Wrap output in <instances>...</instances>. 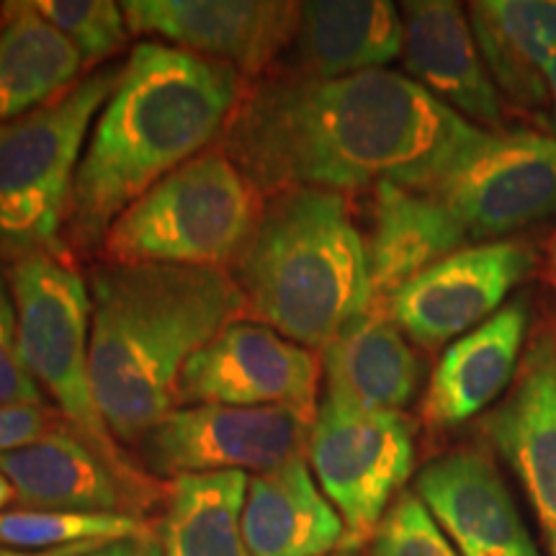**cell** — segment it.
Segmentation results:
<instances>
[{
    "mask_svg": "<svg viewBox=\"0 0 556 556\" xmlns=\"http://www.w3.org/2000/svg\"><path fill=\"white\" fill-rule=\"evenodd\" d=\"M409 75L368 70L332 80L245 88L222 150L261 193L426 189L482 137Z\"/></svg>",
    "mask_w": 556,
    "mask_h": 556,
    "instance_id": "1",
    "label": "cell"
},
{
    "mask_svg": "<svg viewBox=\"0 0 556 556\" xmlns=\"http://www.w3.org/2000/svg\"><path fill=\"white\" fill-rule=\"evenodd\" d=\"M245 93L240 70L142 41L119 67L75 170L65 238L101 245L127 208L227 129Z\"/></svg>",
    "mask_w": 556,
    "mask_h": 556,
    "instance_id": "2",
    "label": "cell"
},
{
    "mask_svg": "<svg viewBox=\"0 0 556 556\" xmlns=\"http://www.w3.org/2000/svg\"><path fill=\"white\" fill-rule=\"evenodd\" d=\"M248 317L222 268L106 263L90 278V384L114 441L139 443L178 402L193 353Z\"/></svg>",
    "mask_w": 556,
    "mask_h": 556,
    "instance_id": "3",
    "label": "cell"
},
{
    "mask_svg": "<svg viewBox=\"0 0 556 556\" xmlns=\"http://www.w3.org/2000/svg\"><path fill=\"white\" fill-rule=\"evenodd\" d=\"M248 317L304 348L330 345L371 312L366 240L343 193H276L235 261Z\"/></svg>",
    "mask_w": 556,
    "mask_h": 556,
    "instance_id": "4",
    "label": "cell"
},
{
    "mask_svg": "<svg viewBox=\"0 0 556 556\" xmlns=\"http://www.w3.org/2000/svg\"><path fill=\"white\" fill-rule=\"evenodd\" d=\"M263 197L225 150L201 152L137 199L111 225L109 263L219 268L238 261Z\"/></svg>",
    "mask_w": 556,
    "mask_h": 556,
    "instance_id": "5",
    "label": "cell"
},
{
    "mask_svg": "<svg viewBox=\"0 0 556 556\" xmlns=\"http://www.w3.org/2000/svg\"><path fill=\"white\" fill-rule=\"evenodd\" d=\"M103 67L31 114L0 124V261L67 253L62 245L88 127L114 93Z\"/></svg>",
    "mask_w": 556,
    "mask_h": 556,
    "instance_id": "6",
    "label": "cell"
},
{
    "mask_svg": "<svg viewBox=\"0 0 556 556\" xmlns=\"http://www.w3.org/2000/svg\"><path fill=\"white\" fill-rule=\"evenodd\" d=\"M18 317V353L29 377L90 446L119 458L90 384V289L67 253H39L5 270Z\"/></svg>",
    "mask_w": 556,
    "mask_h": 556,
    "instance_id": "7",
    "label": "cell"
},
{
    "mask_svg": "<svg viewBox=\"0 0 556 556\" xmlns=\"http://www.w3.org/2000/svg\"><path fill=\"white\" fill-rule=\"evenodd\" d=\"M309 467L353 544L374 536L415 464V430L402 413L325 397L307 443Z\"/></svg>",
    "mask_w": 556,
    "mask_h": 556,
    "instance_id": "8",
    "label": "cell"
},
{
    "mask_svg": "<svg viewBox=\"0 0 556 556\" xmlns=\"http://www.w3.org/2000/svg\"><path fill=\"white\" fill-rule=\"evenodd\" d=\"M420 191L446 208L469 240L516 232L556 214V137L482 131Z\"/></svg>",
    "mask_w": 556,
    "mask_h": 556,
    "instance_id": "9",
    "label": "cell"
},
{
    "mask_svg": "<svg viewBox=\"0 0 556 556\" xmlns=\"http://www.w3.org/2000/svg\"><path fill=\"white\" fill-rule=\"evenodd\" d=\"M315 420L287 407H173L139 441L144 464L163 477L274 471L307 448Z\"/></svg>",
    "mask_w": 556,
    "mask_h": 556,
    "instance_id": "10",
    "label": "cell"
},
{
    "mask_svg": "<svg viewBox=\"0 0 556 556\" xmlns=\"http://www.w3.org/2000/svg\"><path fill=\"white\" fill-rule=\"evenodd\" d=\"M319 368L309 348L240 319L189 358L178 377V402L287 407L315 420Z\"/></svg>",
    "mask_w": 556,
    "mask_h": 556,
    "instance_id": "11",
    "label": "cell"
},
{
    "mask_svg": "<svg viewBox=\"0 0 556 556\" xmlns=\"http://www.w3.org/2000/svg\"><path fill=\"white\" fill-rule=\"evenodd\" d=\"M526 242L497 240L448 255L389 302L387 315L420 348H441L497 315L503 299L531 270Z\"/></svg>",
    "mask_w": 556,
    "mask_h": 556,
    "instance_id": "12",
    "label": "cell"
},
{
    "mask_svg": "<svg viewBox=\"0 0 556 556\" xmlns=\"http://www.w3.org/2000/svg\"><path fill=\"white\" fill-rule=\"evenodd\" d=\"M129 31L152 34L178 50L255 75L287 52L299 3L281 0H127Z\"/></svg>",
    "mask_w": 556,
    "mask_h": 556,
    "instance_id": "13",
    "label": "cell"
},
{
    "mask_svg": "<svg viewBox=\"0 0 556 556\" xmlns=\"http://www.w3.org/2000/svg\"><path fill=\"white\" fill-rule=\"evenodd\" d=\"M484 433L516 471L556 556V330L528 340L516 384L486 415Z\"/></svg>",
    "mask_w": 556,
    "mask_h": 556,
    "instance_id": "14",
    "label": "cell"
},
{
    "mask_svg": "<svg viewBox=\"0 0 556 556\" xmlns=\"http://www.w3.org/2000/svg\"><path fill=\"white\" fill-rule=\"evenodd\" d=\"M415 495L433 513L458 556H541L484 451L462 448L430 462L417 475Z\"/></svg>",
    "mask_w": 556,
    "mask_h": 556,
    "instance_id": "15",
    "label": "cell"
},
{
    "mask_svg": "<svg viewBox=\"0 0 556 556\" xmlns=\"http://www.w3.org/2000/svg\"><path fill=\"white\" fill-rule=\"evenodd\" d=\"M0 475L29 510L127 516L139 492L127 464L90 446L67 422L31 446L0 454Z\"/></svg>",
    "mask_w": 556,
    "mask_h": 556,
    "instance_id": "16",
    "label": "cell"
},
{
    "mask_svg": "<svg viewBox=\"0 0 556 556\" xmlns=\"http://www.w3.org/2000/svg\"><path fill=\"white\" fill-rule=\"evenodd\" d=\"M402 58L409 78L462 119L500 127V90L486 73L462 5L451 0H413L402 5Z\"/></svg>",
    "mask_w": 556,
    "mask_h": 556,
    "instance_id": "17",
    "label": "cell"
},
{
    "mask_svg": "<svg viewBox=\"0 0 556 556\" xmlns=\"http://www.w3.org/2000/svg\"><path fill=\"white\" fill-rule=\"evenodd\" d=\"M464 248H469V238L430 193L379 184L374 189L371 238L366 242L371 312L387 315L389 302L409 281Z\"/></svg>",
    "mask_w": 556,
    "mask_h": 556,
    "instance_id": "18",
    "label": "cell"
},
{
    "mask_svg": "<svg viewBox=\"0 0 556 556\" xmlns=\"http://www.w3.org/2000/svg\"><path fill=\"white\" fill-rule=\"evenodd\" d=\"M528 325L531 307L520 296L446 348L422 402L430 426H462L505 392L518 377Z\"/></svg>",
    "mask_w": 556,
    "mask_h": 556,
    "instance_id": "19",
    "label": "cell"
},
{
    "mask_svg": "<svg viewBox=\"0 0 556 556\" xmlns=\"http://www.w3.org/2000/svg\"><path fill=\"white\" fill-rule=\"evenodd\" d=\"M405 47L402 11L387 0H312L299 3L291 39L294 78L332 80L381 70Z\"/></svg>",
    "mask_w": 556,
    "mask_h": 556,
    "instance_id": "20",
    "label": "cell"
},
{
    "mask_svg": "<svg viewBox=\"0 0 556 556\" xmlns=\"http://www.w3.org/2000/svg\"><path fill=\"white\" fill-rule=\"evenodd\" d=\"M242 539L250 556H325L345 541V523L296 456L248 482Z\"/></svg>",
    "mask_w": 556,
    "mask_h": 556,
    "instance_id": "21",
    "label": "cell"
},
{
    "mask_svg": "<svg viewBox=\"0 0 556 556\" xmlns=\"http://www.w3.org/2000/svg\"><path fill=\"white\" fill-rule=\"evenodd\" d=\"M325 397L361 409L400 413L415 397L420 361L384 312H368L323 348Z\"/></svg>",
    "mask_w": 556,
    "mask_h": 556,
    "instance_id": "22",
    "label": "cell"
},
{
    "mask_svg": "<svg viewBox=\"0 0 556 556\" xmlns=\"http://www.w3.org/2000/svg\"><path fill=\"white\" fill-rule=\"evenodd\" d=\"M479 54L500 93L544 109L546 67L556 54V0H479L469 11Z\"/></svg>",
    "mask_w": 556,
    "mask_h": 556,
    "instance_id": "23",
    "label": "cell"
},
{
    "mask_svg": "<svg viewBox=\"0 0 556 556\" xmlns=\"http://www.w3.org/2000/svg\"><path fill=\"white\" fill-rule=\"evenodd\" d=\"M83 67L73 41L31 0L0 5V124L58 99L75 86Z\"/></svg>",
    "mask_w": 556,
    "mask_h": 556,
    "instance_id": "24",
    "label": "cell"
},
{
    "mask_svg": "<svg viewBox=\"0 0 556 556\" xmlns=\"http://www.w3.org/2000/svg\"><path fill=\"white\" fill-rule=\"evenodd\" d=\"M248 482L245 471L178 477L160 523L163 556H250L240 523Z\"/></svg>",
    "mask_w": 556,
    "mask_h": 556,
    "instance_id": "25",
    "label": "cell"
},
{
    "mask_svg": "<svg viewBox=\"0 0 556 556\" xmlns=\"http://www.w3.org/2000/svg\"><path fill=\"white\" fill-rule=\"evenodd\" d=\"M142 520L131 516H88V513L11 510L0 513V546L11 548H90L142 539Z\"/></svg>",
    "mask_w": 556,
    "mask_h": 556,
    "instance_id": "26",
    "label": "cell"
},
{
    "mask_svg": "<svg viewBox=\"0 0 556 556\" xmlns=\"http://www.w3.org/2000/svg\"><path fill=\"white\" fill-rule=\"evenodd\" d=\"M34 9L73 41L86 67L114 58L127 41V18L111 0H37Z\"/></svg>",
    "mask_w": 556,
    "mask_h": 556,
    "instance_id": "27",
    "label": "cell"
},
{
    "mask_svg": "<svg viewBox=\"0 0 556 556\" xmlns=\"http://www.w3.org/2000/svg\"><path fill=\"white\" fill-rule=\"evenodd\" d=\"M371 556H458L415 492H400L371 536Z\"/></svg>",
    "mask_w": 556,
    "mask_h": 556,
    "instance_id": "28",
    "label": "cell"
},
{
    "mask_svg": "<svg viewBox=\"0 0 556 556\" xmlns=\"http://www.w3.org/2000/svg\"><path fill=\"white\" fill-rule=\"evenodd\" d=\"M45 392L29 377L18 353V317L11 283L0 268V405H41Z\"/></svg>",
    "mask_w": 556,
    "mask_h": 556,
    "instance_id": "29",
    "label": "cell"
},
{
    "mask_svg": "<svg viewBox=\"0 0 556 556\" xmlns=\"http://www.w3.org/2000/svg\"><path fill=\"white\" fill-rule=\"evenodd\" d=\"M60 415L41 402V405H0V454L26 448L58 430Z\"/></svg>",
    "mask_w": 556,
    "mask_h": 556,
    "instance_id": "30",
    "label": "cell"
},
{
    "mask_svg": "<svg viewBox=\"0 0 556 556\" xmlns=\"http://www.w3.org/2000/svg\"><path fill=\"white\" fill-rule=\"evenodd\" d=\"M546 270H548V281H552V287L556 291V232L546 245Z\"/></svg>",
    "mask_w": 556,
    "mask_h": 556,
    "instance_id": "31",
    "label": "cell"
},
{
    "mask_svg": "<svg viewBox=\"0 0 556 556\" xmlns=\"http://www.w3.org/2000/svg\"><path fill=\"white\" fill-rule=\"evenodd\" d=\"M546 86H548V99H552V106H554V124H556V54L546 67Z\"/></svg>",
    "mask_w": 556,
    "mask_h": 556,
    "instance_id": "32",
    "label": "cell"
},
{
    "mask_svg": "<svg viewBox=\"0 0 556 556\" xmlns=\"http://www.w3.org/2000/svg\"><path fill=\"white\" fill-rule=\"evenodd\" d=\"M13 500H16V492H13V486L9 479L0 475V513H3L5 505H11Z\"/></svg>",
    "mask_w": 556,
    "mask_h": 556,
    "instance_id": "33",
    "label": "cell"
},
{
    "mask_svg": "<svg viewBox=\"0 0 556 556\" xmlns=\"http://www.w3.org/2000/svg\"><path fill=\"white\" fill-rule=\"evenodd\" d=\"M0 556H58V554H21V552H9V548H0Z\"/></svg>",
    "mask_w": 556,
    "mask_h": 556,
    "instance_id": "34",
    "label": "cell"
}]
</instances>
